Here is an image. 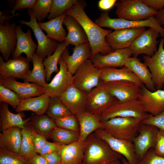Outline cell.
<instances>
[{"label": "cell", "mask_w": 164, "mask_h": 164, "mask_svg": "<svg viewBox=\"0 0 164 164\" xmlns=\"http://www.w3.org/2000/svg\"><path fill=\"white\" fill-rule=\"evenodd\" d=\"M65 13L75 18L84 30L91 49L90 60L97 53L105 55L113 51L105 41L106 37L112 30L102 28L91 20L84 10V5L82 1H78Z\"/></svg>", "instance_id": "6da1fadb"}, {"label": "cell", "mask_w": 164, "mask_h": 164, "mask_svg": "<svg viewBox=\"0 0 164 164\" xmlns=\"http://www.w3.org/2000/svg\"><path fill=\"white\" fill-rule=\"evenodd\" d=\"M82 164H108L121 159L122 156L113 151L108 143L93 132L85 141Z\"/></svg>", "instance_id": "7a4b0ae2"}, {"label": "cell", "mask_w": 164, "mask_h": 164, "mask_svg": "<svg viewBox=\"0 0 164 164\" xmlns=\"http://www.w3.org/2000/svg\"><path fill=\"white\" fill-rule=\"evenodd\" d=\"M142 121L132 117H116L101 121L103 128L114 138L132 142Z\"/></svg>", "instance_id": "3957f363"}, {"label": "cell", "mask_w": 164, "mask_h": 164, "mask_svg": "<svg viewBox=\"0 0 164 164\" xmlns=\"http://www.w3.org/2000/svg\"><path fill=\"white\" fill-rule=\"evenodd\" d=\"M94 22L99 27H108L115 30L125 29L149 27L158 31L159 36L164 38V28L159 24L153 16L147 19L139 21H132L120 18H112L109 13L105 12L101 14Z\"/></svg>", "instance_id": "277c9868"}, {"label": "cell", "mask_w": 164, "mask_h": 164, "mask_svg": "<svg viewBox=\"0 0 164 164\" xmlns=\"http://www.w3.org/2000/svg\"><path fill=\"white\" fill-rule=\"evenodd\" d=\"M141 102L135 99L121 102L118 100L106 110L100 117L101 121L116 117H132L142 121L149 117Z\"/></svg>", "instance_id": "5b68a950"}, {"label": "cell", "mask_w": 164, "mask_h": 164, "mask_svg": "<svg viewBox=\"0 0 164 164\" xmlns=\"http://www.w3.org/2000/svg\"><path fill=\"white\" fill-rule=\"evenodd\" d=\"M118 18L132 21L147 19L156 15L158 12L148 7L142 0H122L115 4Z\"/></svg>", "instance_id": "8992f818"}, {"label": "cell", "mask_w": 164, "mask_h": 164, "mask_svg": "<svg viewBox=\"0 0 164 164\" xmlns=\"http://www.w3.org/2000/svg\"><path fill=\"white\" fill-rule=\"evenodd\" d=\"M117 100L108 92L105 82L100 80L98 85L87 93L86 111L100 117Z\"/></svg>", "instance_id": "52a82bcc"}, {"label": "cell", "mask_w": 164, "mask_h": 164, "mask_svg": "<svg viewBox=\"0 0 164 164\" xmlns=\"http://www.w3.org/2000/svg\"><path fill=\"white\" fill-rule=\"evenodd\" d=\"M101 70L96 67L90 59L86 61L73 75L72 84L88 93L100 83Z\"/></svg>", "instance_id": "ba28073f"}, {"label": "cell", "mask_w": 164, "mask_h": 164, "mask_svg": "<svg viewBox=\"0 0 164 164\" xmlns=\"http://www.w3.org/2000/svg\"><path fill=\"white\" fill-rule=\"evenodd\" d=\"M27 14L30 17L29 21L23 20L19 21V23L30 28L33 32L37 41V48L36 53L44 60L48 56L52 55L56 50L60 43L48 38L43 32L38 24L32 9H28Z\"/></svg>", "instance_id": "9c48e42d"}, {"label": "cell", "mask_w": 164, "mask_h": 164, "mask_svg": "<svg viewBox=\"0 0 164 164\" xmlns=\"http://www.w3.org/2000/svg\"><path fill=\"white\" fill-rule=\"evenodd\" d=\"M159 33L152 28L145 30L133 42L130 48L133 57H137L140 54L153 56L157 51V40Z\"/></svg>", "instance_id": "30bf717a"}, {"label": "cell", "mask_w": 164, "mask_h": 164, "mask_svg": "<svg viewBox=\"0 0 164 164\" xmlns=\"http://www.w3.org/2000/svg\"><path fill=\"white\" fill-rule=\"evenodd\" d=\"M94 132L105 141L113 151L124 156L129 164H136L138 162L132 142L116 138L102 128L96 130Z\"/></svg>", "instance_id": "8fae6325"}, {"label": "cell", "mask_w": 164, "mask_h": 164, "mask_svg": "<svg viewBox=\"0 0 164 164\" xmlns=\"http://www.w3.org/2000/svg\"><path fill=\"white\" fill-rule=\"evenodd\" d=\"M164 39L160 41L158 49L152 56L144 55V63L151 73L152 81L156 90L164 87Z\"/></svg>", "instance_id": "7c38bea8"}, {"label": "cell", "mask_w": 164, "mask_h": 164, "mask_svg": "<svg viewBox=\"0 0 164 164\" xmlns=\"http://www.w3.org/2000/svg\"><path fill=\"white\" fill-rule=\"evenodd\" d=\"M159 130L155 126L141 123L138 131V134L132 141L138 162L142 159L149 150L154 148Z\"/></svg>", "instance_id": "4fadbf2b"}, {"label": "cell", "mask_w": 164, "mask_h": 164, "mask_svg": "<svg viewBox=\"0 0 164 164\" xmlns=\"http://www.w3.org/2000/svg\"><path fill=\"white\" fill-rule=\"evenodd\" d=\"M105 83L108 92L121 102L138 99L141 94L142 87L130 81H115Z\"/></svg>", "instance_id": "5bb4252c"}, {"label": "cell", "mask_w": 164, "mask_h": 164, "mask_svg": "<svg viewBox=\"0 0 164 164\" xmlns=\"http://www.w3.org/2000/svg\"><path fill=\"white\" fill-rule=\"evenodd\" d=\"M58 64L59 71L50 83L43 87L44 93L50 97H60L72 84L73 75L68 71L66 63L61 57Z\"/></svg>", "instance_id": "9a60e30c"}, {"label": "cell", "mask_w": 164, "mask_h": 164, "mask_svg": "<svg viewBox=\"0 0 164 164\" xmlns=\"http://www.w3.org/2000/svg\"><path fill=\"white\" fill-rule=\"evenodd\" d=\"M72 50L73 53L70 55L68 47L66 48L61 58L66 63L68 71L73 75L83 63L91 59L92 51L89 43L75 46Z\"/></svg>", "instance_id": "2e32d148"}, {"label": "cell", "mask_w": 164, "mask_h": 164, "mask_svg": "<svg viewBox=\"0 0 164 164\" xmlns=\"http://www.w3.org/2000/svg\"><path fill=\"white\" fill-rule=\"evenodd\" d=\"M0 56V77L25 79L30 70V62L26 58L21 56L6 62Z\"/></svg>", "instance_id": "e0dca14e"}, {"label": "cell", "mask_w": 164, "mask_h": 164, "mask_svg": "<svg viewBox=\"0 0 164 164\" xmlns=\"http://www.w3.org/2000/svg\"><path fill=\"white\" fill-rule=\"evenodd\" d=\"M145 27L114 30L105 38L106 43L114 50L130 47L131 45Z\"/></svg>", "instance_id": "ac0fdd59"}, {"label": "cell", "mask_w": 164, "mask_h": 164, "mask_svg": "<svg viewBox=\"0 0 164 164\" xmlns=\"http://www.w3.org/2000/svg\"><path fill=\"white\" fill-rule=\"evenodd\" d=\"M0 84L15 92L21 100L38 96L45 93L43 88L37 84L20 82L12 77H0Z\"/></svg>", "instance_id": "d6986e66"}, {"label": "cell", "mask_w": 164, "mask_h": 164, "mask_svg": "<svg viewBox=\"0 0 164 164\" xmlns=\"http://www.w3.org/2000/svg\"><path fill=\"white\" fill-rule=\"evenodd\" d=\"M132 55L130 47L116 50L106 55L96 54L91 60L98 69L104 67L116 68L125 66L128 59Z\"/></svg>", "instance_id": "ffe728a7"}, {"label": "cell", "mask_w": 164, "mask_h": 164, "mask_svg": "<svg viewBox=\"0 0 164 164\" xmlns=\"http://www.w3.org/2000/svg\"><path fill=\"white\" fill-rule=\"evenodd\" d=\"M87 93L71 85L59 97L72 114L77 116L86 111Z\"/></svg>", "instance_id": "44dd1931"}, {"label": "cell", "mask_w": 164, "mask_h": 164, "mask_svg": "<svg viewBox=\"0 0 164 164\" xmlns=\"http://www.w3.org/2000/svg\"><path fill=\"white\" fill-rule=\"evenodd\" d=\"M142 103L145 111L155 116L164 111V90L151 91L144 85L138 99Z\"/></svg>", "instance_id": "7402d4cb"}, {"label": "cell", "mask_w": 164, "mask_h": 164, "mask_svg": "<svg viewBox=\"0 0 164 164\" xmlns=\"http://www.w3.org/2000/svg\"><path fill=\"white\" fill-rule=\"evenodd\" d=\"M15 29L17 43L15 50L12 54V58H19L21 56L22 53H24L28 61L31 62L33 55L36 51L37 45L32 39L31 30L29 29L26 32H24L22 29L21 25L16 26Z\"/></svg>", "instance_id": "603a6c76"}, {"label": "cell", "mask_w": 164, "mask_h": 164, "mask_svg": "<svg viewBox=\"0 0 164 164\" xmlns=\"http://www.w3.org/2000/svg\"><path fill=\"white\" fill-rule=\"evenodd\" d=\"M16 24L9 22L0 24V52L6 61L15 49L17 43Z\"/></svg>", "instance_id": "cb8c5ba5"}, {"label": "cell", "mask_w": 164, "mask_h": 164, "mask_svg": "<svg viewBox=\"0 0 164 164\" xmlns=\"http://www.w3.org/2000/svg\"><path fill=\"white\" fill-rule=\"evenodd\" d=\"M63 24L68 31L64 42L67 47L69 44L75 46L89 43L87 36L78 22L73 17L66 15Z\"/></svg>", "instance_id": "d4e9b609"}, {"label": "cell", "mask_w": 164, "mask_h": 164, "mask_svg": "<svg viewBox=\"0 0 164 164\" xmlns=\"http://www.w3.org/2000/svg\"><path fill=\"white\" fill-rule=\"evenodd\" d=\"M100 69L101 71L100 80L104 82L128 80L134 82L141 87L144 85L138 77L125 66L120 69L104 67Z\"/></svg>", "instance_id": "484cf974"}, {"label": "cell", "mask_w": 164, "mask_h": 164, "mask_svg": "<svg viewBox=\"0 0 164 164\" xmlns=\"http://www.w3.org/2000/svg\"><path fill=\"white\" fill-rule=\"evenodd\" d=\"M0 131L1 132L11 127H17L21 129L30 120L31 117L26 119L23 118L25 114L23 111L15 114L9 110L8 104L0 102Z\"/></svg>", "instance_id": "4316f807"}, {"label": "cell", "mask_w": 164, "mask_h": 164, "mask_svg": "<svg viewBox=\"0 0 164 164\" xmlns=\"http://www.w3.org/2000/svg\"><path fill=\"white\" fill-rule=\"evenodd\" d=\"M85 143L77 141L62 145L58 151L60 156V164H82L84 157Z\"/></svg>", "instance_id": "83f0119b"}, {"label": "cell", "mask_w": 164, "mask_h": 164, "mask_svg": "<svg viewBox=\"0 0 164 164\" xmlns=\"http://www.w3.org/2000/svg\"><path fill=\"white\" fill-rule=\"evenodd\" d=\"M22 138V129L17 127L9 128L0 134V148L19 155Z\"/></svg>", "instance_id": "f1b7e54d"}, {"label": "cell", "mask_w": 164, "mask_h": 164, "mask_svg": "<svg viewBox=\"0 0 164 164\" xmlns=\"http://www.w3.org/2000/svg\"><path fill=\"white\" fill-rule=\"evenodd\" d=\"M80 126L79 137L78 141L84 142L88 137L96 130L102 128L100 117L86 111L76 116Z\"/></svg>", "instance_id": "f546056e"}, {"label": "cell", "mask_w": 164, "mask_h": 164, "mask_svg": "<svg viewBox=\"0 0 164 164\" xmlns=\"http://www.w3.org/2000/svg\"><path fill=\"white\" fill-rule=\"evenodd\" d=\"M125 67L138 77L148 90L151 91L156 90L149 70L144 63L141 62L140 59L130 57L127 60Z\"/></svg>", "instance_id": "4dcf8cb0"}, {"label": "cell", "mask_w": 164, "mask_h": 164, "mask_svg": "<svg viewBox=\"0 0 164 164\" xmlns=\"http://www.w3.org/2000/svg\"><path fill=\"white\" fill-rule=\"evenodd\" d=\"M50 98L46 93L35 97L25 98L21 100L15 111L17 112L31 111L36 115L44 114L46 113L49 106Z\"/></svg>", "instance_id": "1f68e13d"}, {"label": "cell", "mask_w": 164, "mask_h": 164, "mask_svg": "<svg viewBox=\"0 0 164 164\" xmlns=\"http://www.w3.org/2000/svg\"><path fill=\"white\" fill-rule=\"evenodd\" d=\"M66 15L64 13L59 17L46 22H38V24L42 30L46 32L48 38L61 43L64 42L67 35L63 26Z\"/></svg>", "instance_id": "d6a6232c"}, {"label": "cell", "mask_w": 164, "mask_h": 164, "mask_svg": "<svg viewBox=\"0 0 164 164\" xmlns=\"http://www.w3.org/2000/svg\"><path fill=\"white\" fill-rule=\"evenodd\" d=\"M33 68L29 70L24 80V82H32L41 85L43 88L47 84L46 82V73L43 65V60L35 53L32 57Z\"/></svg>", "instance_id": "836d02e7"}, {"label": "cell", "mask_w": 164, "mask_h": 164, "mask_svg": "<svg viewBox=\"0 0 164 164\" xmlns=\"http://www.w3.org/2000/svg\"><path fill=\"white\" fill-rule=\"evenodd\" d=\"M29 123L35 132L47 137L51 131L57 126L55 120L47 114L36 115L31 117Z\"/></svg>", "instance_id": "e575fe53"}, {"label": "cell", "mask_w": 164, "mask_h": 164, "mask_svg": "<svg viewBox=\"0 0 164 164\" xmlns=\"http://www.w3.org/2000/svg\"><path fill=\"white\" fill-rule=\"evenodd\" d=\"M29 121L26 124L25 127L22 129V138L19 154L27 160L36 153L34 149L33 130Z\"/></svg>", "instance_id": "d590c367"}, {"label": "cell", "mask_w": 164, "mask_h": 164, "mask_svg": "<svg viewBox=\"0 0 164 164\" xmlns=\"http://www.w3.org/2000/svg\"><path fill=\"white\" fill-rule=\"evenodd\" d=\"M48 137L54 142L61 145H66L78 141L79 133L56 126L51 131Z\"/></svg>", "instance_id": "8d00e7d4"}, {"label": "cell", "mask_w": 164, "mask_h": 164, "mask_svg": "<svg viewBox=\"0 0 164 164\" xmlns=\"http://www.w3.org/2000/svg\"><path fill=\"white\" fill-rule=\"evenodd\" d=\"M67 47H68L64 42L60 43L53 54L43 60V64L46 74V80L47 82L50 80L51 76L53 72L58 73L59 71L57 65L63 52Z\"/></svg>", "instance_id": "74e56055"}, {"label": "cell", "mask_w": 164, "mask_h": 164, "mask_svg": "<svg viewBox=\"0 0 164 164\" xmlns=\"http://www.w3.org/2000/svg\"><path fill=\"white\" fill-rule=\"evenodd\" d=\"M46 113L54 120L72 114L58 97H50L49 104Z\"/></svg>", "instance_id": "f35d334b"}, {"label": "cell", "mask_w": 164, "mask_h": 164, "mask_svg": "<svg viewBox=\"0 0 164 164\" xmlns=\"http://www.w3.org/2000/svg\"><path fill=\"white\" fill-rule=\"evenodd\" d=\"M78 1L77 0H53L51 10L47 19L50 20L61 16Z\"/></svg>", "instance_id": "ab89813d"}, {"label": "cell", "mask_w": 164, "mask_h": 164, "mask_svg": "<svg viewBox=\"0 0 164 164\" xmlns=\"http://www.w3.org/2000/svg\"><path fill=\"white\" fill-rule=\"evenodd\" d=\"M53 0H37L32 10L38 22H41L49 15Z\"/></svg>", "instance_id": "60d3db41"}, {"label": "cell", "mask_w": 164, "mask_h": 164, "mask_svg": "<svg viewBox=\"0 0 164 164\" xmlns=\"http://www.w3.org/2000/svg\"><path fill=\"white\" fill-rule=\"evenodd\" d=\"M21 100L14 91L0 84V102H5L15 109L19 105Z\"/></svg>", "instance_id": "b9f144b4"}, {"label": "cell", "mask_w": 164, "mask_h": 164, "mask_svg": "<svg viewBox=\"0 0 164 164\" xmlns=\"http://www.w3.org/2000/svg\"><path fill=\"white\" fill-rule=\"evenodd\" d=\"M57 126L66 129L80 132V126L77 116L72 114L63 118L55 120Z\"/></svg>", "instance_id": "7bdbcfd3"}, {"label": "cell", "mask_w": 164, "mask_h": 164, "mask_svg": "<svg viewBox=\"0 0 164 164\" xmlns=\"http://www.w3.org/2000/svg\"><path fill=\"white\" fill-rule=\"evenodd\" d=\"M0 164H30L19 154L0 148Z\"/></svg>", "instance_id": "ee69618b"}, {"label": "cell", "mask_w": 164, "mask_h": 164, "mask_svg": "<svg viewBox=\"0 0 164 164\" xmlns=\"http://www.w3.org/2000/svg\"><path fill=\"white\" fill-rule=\"evenodd\" d=\"M141 123L155 126L164 131V111L156 115L150 114L149 117L141 121Z\"/></svg>", "instance_id": "f6af8a7d"}, {"label": "cell", "mask_w": 164, "mask_h": 164, "mask_svg": "<svg viewBox=\"0 0 164 164\" xmlns=\"http://www.w3.org/2000/svg\"><path fill=\"white\" fill-rule=\"evenodd\" d=\"M136 164H164V157L157 155L153 148L149 150Z\"/></svg>", "instance_id": "bcb514c9"}, {"label": "cell", "mask_w": 164, "mask_h": 164, "mask_svg": "<svg viewBox=\"0 0 164 164\" xmlns=\"http://www.w3.org/2000/svg\"><path fill=\"white\" fill-rule=\"evenodd\" d=\"M36 1L37 0H15L11 12L12 15L15 14V12L18 10L27 8L33 9Z\"/></svg>", "instance_id": "7dc6e473"}, {"label": "cell", "mask_w": 164, "mask_h": 164, "mask_svg": "<svg viewBox=\"0 0 164 164\" xmlns=\"http://www.w3.org/2000/svg\"><path fill=\"white\" fill-rule=\"evenodd\" d=\"M155 153L164 157V131L159 130L156 135V143L154 148Z\"/></svg>", "instance_id": "c3c4849f"}, {"label": "cell", "mask_w": 164, "mask_h": 164, "mask_svg": "<svg viewBox=\"0 0 164 164\" xmlns=\"http://www.w3.org/2000/svg\"><path fill=\"white\" fill-rule=\"evenodd\" d=\"M33 135L34 151L36 153H38L48 142L46 140L47 137L38 134L34 130Z\"/></svg>", "instance_id": "681fc988"}, {"label": "cell", "mask_w": 164, "mask_h": 164, "mask_svg": "<svg viewBox=\"0 0 164 164\" xmlns=\"http://www.w3.org/2000/svg\"><path fill=\"white\" fill-rule=\"evenodd\" d=\"M62 145L54 142H48L38 153L41 155H43L57 152L60 150Z\"/></svg>", "instance_id": "f907efd6"}, {"label": "cell", "mask_w": 164, "mask_h": 164, "mask_svg": "<svg viewBox=\"0 0 164 164\" xmlns=\"http://www.w3.org/2000/svg\"><path fill=\"white\" fill-rule=\"evenodd\" d=\"M150 8L158 12L164 7V0H142Z\"/></svg>", "instance_id": "816d5d0a"}, {"label": "cell", "mask_w": 164, "mask_h": 164, "mask_svg": "<svg viewBox=\"0 0 164 164\" xmlns=\"http://www.w3.org/2000/svg\"><path fill=\"white\" fill-rule=\"evenodd\" d=\"M42 155L49 164H61V157L58 152Z\"/></svg>", "instance_id": "f5cc1de1"}, {"label": "cell", "mask_w": 164, "mask_h": 164, "mask_svg": "<svg viewBox=\"0 0 164 164\" xmlns=\"http://www.w3.org/2000/svg\"><path fill=\"white\" fill-rule=\"evenodd\" d=\"M12 9H11L7 10L0 11V24H4L6 23L9 22L11 19L15 15H20V14L17 13L14 15H11L10 13Z\"/></svg>", "instance_id": "db71d44e"}, {"label": "cell", "mask_w": 164, "mask_h": 164, "mask_svg": "<svg viewBox=\"0 0 164 164\" xmlns=\"http://www.w3.org/2000/svg\"><path fill=\"white\" fill-rule=\"evenodd\" d=\"M30 164H49L41 155L35 154L27 160Z\"/></svg>", "instance_id": "11a10c76"}, {"label": "cell", "mask_w": 164, "mask_h": 164, "mask_svg": "<svg viewBox=\"0 0 164 164\" xmlns=\"http://www.w3.org/2000/svg\"><path fill=\"white\" fill-rule=\"evenodd\" d=\"M117 1L116 0H101L98 2V6L101 10H108L115 4Z\"/></svg>", "instance_id": "9f6ffc18"}, {"label": "cell", "mask_w": 164, "mask_h": 164, "mask_svg": "<svg viewBox=\"0 0 164 164\" xmlns=\"http://www.w3.org/2000/svg\"><path fill=\"white\" fill-rule=\"evenodd\" d=\"M155 18L159 24L161 26L163 25L164 27V8L158 12Z\"/></svg>", "instance_id": "6f0895ef"}, {"label": "cell", "mask_w": 164, "mask_h": 164, "mask_svg": "<svg viewBox=\"0 0 164 164\" xmlns=\"http://www.w3.org/2000/svg\"><path fill=\"white\" fill-rule=\"evenodd\" d=\"M119 160V159H117L113 161L108 164H123L122 162H121Z\"/></svg>", "instance_id": "680465c9"}, {"label": "cell", "mask_w": 164, "mask_h": 164, "mask_svg": "<svg viewBox=\"0 0 164 164\" xmlns=\"http://www.w3.org/2000/svg\"><path fill=\"white\" fill-rule=\"evenodd\" d=\"M121 159L123 164H129L127 160L124 157H122Z\"/></svg>", "instance_id": "91938a15"}]
</instances>
